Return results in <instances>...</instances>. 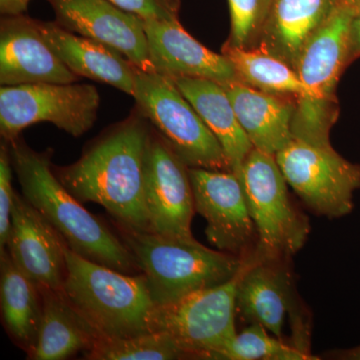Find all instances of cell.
I'll list each match as a JSON object with an SVG mask.
<instances>
[{
	"mask_svg": "<svg viewBox=\"0 0 360 360\" xmlns=\"http://www.w3.org/2000/svg\"><path fill=\"white\" fill-rule=\"evenodd\" d=\"M144 28L155 72L170 78H206L220 84L238 82L231 61L194 39L179 20H144Z\"/></svg>",
	"mask_w": 360,
	"mask_h": 360,
	"instance_id": "obj_17",
	"label": "cell"
},
{
	"mask_svg": "<svg viewBox=\"0 0 360 360\" xmlns=\"http://www.w3.org/2000/svg\"><path fill=\"white\" fill-rule=\"evenodd\" d=\"M276 160L286 184L314 214L335 219L354 210L360 165L345 160L333 146L292 139Z\"/></svg>",
	"mask_w": 360,
	"mask_h": 360,
	"instance_id": "obj_9",
	"label": "cell"
},
{
	"mask_svg": "<svg viewBox=\"0 0 360 360\" xmlns=\"http://www.w3.org/2000/svg\"><path fill=\"white\" fill-rule=\"evenodd\" d=\"M240 181L257 232L255 257L292 259L309 238L310 224L291 198L276 155L253 148L243 163Z\"/></svg>",
	"mask_w": 360,
	"mask_h": 360,
	"instance_id": "obj_6",
	"label": "cell"
},
{
	"mask_svg": "<svg viewBox=\"0 0 360 360\" xmlns=\"http://www.w3.org/2000/svg\"><path fill=\"white\" fill-rule=\"evenodd\" d=\"M241 269L229 283L156 307L151 330L169 333L191 359H219L238 333L236 295Z\"/></svg>",
	"mask_w": 360,
	"mask_h": 360,
	"instance_id": "obj_11",
	"label": "cell"
},
{
	"mask_svg": "<svg viewBox=\"0 0 360 360\" xmlns=\"http://www.w3.org/2000/svg\"><path fill=\"white\" fill-rule=\"evenodd\" d=\"M236 317L246 326L259 324L285 341L290 323L291 342L310 354V316L296 290L291 259H245L236 288Z\"/></svg>",
	"mask_w": 360,
	"mask_h": 360,
	"instance_id": "obj_8",
	"label": "cell"
},
{
	"mask_svg": "<svg viewBox=\"0 0 360 360\" xmlns=\"http://www.w3.org/2000/svg\"><path fill=\"white\" fill-rule=\"evenodd\" d=\"M39 290L41 324L37 345L28 359L63 360L96 347L101 335L71 304L63 290Z\"/></svg>",
	"mask_w": 360,
	"mask_h": 360,
	"instance_id": "obj_22",
	"label": "cell"
},
{
	"mask_svg": "<svg viewBox=\"0 0 360 360\" xmlns=\"http://www.w3.org/2000/svg\"><path fill=\"white\" fill-rule=\"evenodd\" d=\"M340 4H345L356 11L360 9V0H340Z\"/></svg>",
	"mask_w": 360,
	"mask_h": 360,
	"instance_id": "obj_33",
	"label": "cell"
},
{
	"mask_svg": "<svg viewBox=\"0 0 360 360\" xmlns=\"http://www.w3.org/2000/svg\"><path fill=\"white\" fill-rule=\"evenodd\" d=\"M116 226L146 276L156 307L229 283L245 264V259L201 245L193 236L176 238Z\"/></svg>",
	"mask_w": 360,
	"mask_h": 360,
	"instance_id": "obj_3",
	"label": "cell"
},
{
	"mask_svg": "<svg viewBox=\"0 0 360 360\" xmlns=\"http://www.w3.org/2000/svg\"><path fill=\"white\" fill-rule=\"evenodd\" d=\"M222 85L253 148L276 155L292 141L295 99L265 94L239 82Z\"/></svg>",
	"mask_w": 360,
	"mask_h": 360,
	"instance_id": "obj_19",
	"label": "cell"
},
{
	"mask_svg": "<svg viewBox=\"0 0 360 360\" xmlns=\"http://www.w3.org/2000/svg\"><path fill=\"white\" fill-rule=\"evenodd\" d=\"M144 200L149 231L193 238L195 208L189 167L153 127L144 158Z\"/></svg>",
	"mask_w": 360,
	"mask_h": 360,
	"instance_id": "obj_13",
	"label": "cell"
},
{
	"mask_svg": "<svg viewBox=\"0 0 360 360\" xmlns=\"http://www.w3.org/2000/svg\"><path fill=\"white\" fill-rule=\"evenodd\" d=\"M221 53L231 61L238 82L252 89L297 99L305 89L296 71L281 59L257 49H238L224 44Z\"/></svg>",
	"mask_w": 360,
	"mask_h": 360,
	"instance_id": "obj_24",
	"label": "cell"
},
{
	"mask_svg": "<svg viewBox=\"0 0 360 360\" xmlns=\"http://www.w3.org/2000/svg\"><path fill=\"white\" fill-rule=\"evenodd\" d=\"M143 20H179L180 0H110Z\"/></svg>",
	"mask_w": 360,
	"mask_h": 360,
	"instance_id": "obj_29",
	"label": "cell"
},
{
	"mask_svg": "<svg viewBox=\"0 0 360 360\" xmlns=\"http://www.w3.org/2000/svg\"><path fill=\"white\" fill-rule=\"evenodd\" d=\"M274 0H229L231 27L224 44L255 49Z\"/></svg>",
	"mask_w": 360,
	"mask_h": 360,
	"instance_id": "obj_27",
	"label": "cell"
},
{
	"mask_svg": "<svg viewBox=\"0 0 360 360\" xmlns=\"http://www.w3.org/2000/svg\"><path fill=\"white\" fill-rule=\"evenodd\" d=\"M79 82L52 51L37 21L23 15L4 16L0 22V84H70Z\"/></svg>",
	"mask_w": 360,
	"mask_h": 360,
	"instance_id": "obj_16",
	"label": "cell"
},
{
	"mask_svg": "<svg viewBox=\"0 0 360 360\" xmlns=\"http://www.w3.org/2000/svg\"><path fill=\"white\" fill-rule=\"evenodd\" d=\"M30 0H0L2 15H20L25 13Z\"/></svg>",
	"mask_w": 360,
	"mask_h": 360,
	"instance_id": "obj_31",
	"label": "cell"
},
{
	"mask_svg": "<svg viewBox=\"0 0 360 360\" xmlns=\"http://www.w3.org/2000/svg\"><path fill=\"white\" fill-rule=\"evenodd\" d=\"M220 360H311L314 355L278 340L259 324L246 326L236 333Z\"/></svg>",
	"mask_w": 360,
	"mask_h": 360,
	"instance_id": "obj_26",
	"label": "cell"
},
{
	"mask_svg": "<svg viewBox=\"0 0 360 360\" xmlns=\"http://www.w3.org/2000/svg\"><path fill=\"white\" fill-rule=\"evenodd\" d=\"M355 11L340 4L303 47L295 71L305 89L296 99L293 139L331 146L329 132L338 115L336 86L349 63V30Z\"/></svg>",
	"mask_w": 360,
	"mask_h": 360,
	"instance_id": "obj_5",
	"label": "cell"
},
{
	"mask_svg": "<svg viewBox=\"0 0 360 360\" xmlns=\"http://www.w3.org/2000/svg\"><path fill=\"white\" fill-rule=\"evenodd\" d=\"M56 22L68 32L112 47L139 70L155 72L144 20L110 0H47Z\"/></svg>",
	"mask_w": 360,
	"mask_h": 360,
	"instance_id": "obj_14",
	"label": "cell"
},
{
	"mask_svg": "<svg viewBox=\"0 0 360 360\" xmlns=\"http://www.w3.org/2000/svg\"><path fill=\"white\" fill-rule=\"evenodd\" d=\"M101 105L96 87L84 84H33L0 89V134L11 141L26 127L49 122L75 137L96 122Z\"/></svg>",
	"mask_w": 360,
	"mask_h": 360,
	"instance_id": "obj_10",
	"label": "cell"
},
{
	"mask_svg": "<svg viewBox=\"0 0 360 360\" xmlns=\"http://www.w3.org/2000/svg\"><path fill=\"white\" fill-rule=\"evenodd\" d=\"M90 360H176L191 359L184 347L169 333L150 331L117 340H101L85 352Z\"/></svg>",
	"mask_w": 360,
	"mask_h": 360,
	"instance_id": "obj_25",
	"label": "cell"
},
{
	"mask_svg": "<svg viewBox=\"0 0 360 360\" xmlns=\"http://www.w3.org/2000/svg\"><path fill=\"white\" fill-rule=\"evenodd\" d=\"M153 125L137 110L85 148L79 160L52 167L80 202L103 206L116 224L149 231L144 158Z\"/></svg>",
	"mask_w": 360,
	"mask_h": 360,
	"instance_id": "obj_1",
	"label": "cell"
},
{
	"mask_svg": "<svg viewBox=\"0 0 360 360\" xmlns=\"http://www.w3.org/2000/svg\"><path fill=\"white\" fill-rule=\"evenodd\" d=\"M66 246L58 231L15 191L6 248L14 262L39 288L63 290Z\"/></svg>",
	"mask_w": 360,
	"mask_h": 360,
	"instance_id": "obj_15",
	"label": "cell"
},
{
	"mask_svg": "<svg viewBox=\"0 0 360 360\" xmlns=\"http://www.w3.org/2000/svg\"><path fill=\"white\" fill-rule=\"evenodd\" d=\"M63 292L101 340L150 333L156 305L148 281L80 257L65 248Z\"/></svg>",
	"mask_w": 360,
	"mask_h": 360,
	"instance_id": "obj_4",
	"label": "cell"
},
{
	"mask_svg": "<svg viewBox=\"0 0 360 360\" xmlns=\"http://www.w3.org/2000/svg\"><path fill=\"white\" fill-rule=\"evenodd\" d=\"M345 354L343 355L345 357H342V359H360V347L352 350H347Z\"/></svg>",
	"mask_w": 360,
	"mask_h": 360,
	"instance_id": "obj_32",
	"label": "cell"
},
{
	"mask_svg": "<svg viewBox=\"0 0 360 360\" xmlns=\"http://www.w3.org/2000/svg\"><path fill=\"white\" fill-rule=\"evenodd\" d=\"M0 304L11 340L30 355L37 345L42 319V295L14 262L8 250L0 251Z\"/></svg>",
	"mask_w": 360,
	"mask_h": 360,
	"instance_id": "obj_23",
	"label": "cell"
},
{
	"mask_svg": "<svg viewBox=\"0 0 360 360\" xmlns=\"http://www.w3.org/2000/svg\"><path fill=\"white\" fill-rule=\"evenodd\" d=\"M132 97L139 112L187 167L231 170L219 141L172 78L139 70Z\"/></svg>",
	"mask_w": 360,
	"mask_h": 360,
	"instance_id": "obj_7",
	"label": "cell"
},
{
	"mask_svg": "<svg viewBox=\"0 0 360 360\" xmlns=\"http://www.w3.org/2000/svg\"><path fill=\"white\" fill-rule=\"evenodd\" d=\"M13 165L8 142L4 141L0 148V251L6 250L11 226L14 191Z\"/></svg>",
	"mask_w": 360,
	"mask_h": 360,
	"instance_id": "obj_28",
	"label": "cell"
},
{
	"mask_svg": "<svg viewBox=\"0 0 360 360\" xmlns=\"http://www.w3.org/2000/svg\"><path fill=\"white\" fill-rule=\"evenodd\" d=\"M360 58V9L355 11L349 30V63Z\"/></svg>",
	"mask_w": 360,
	"mask_h": 360,
	"instance_id": "obj_30",
	"label": "cell"
},
{
	"mask_svg": "<svg viewBox=\"0 0 360 360\" xmlns=\"http://www.w3.org/2000/svg\"><path fill=\"white\" fill-rule=\"evenodd\" d=\"M340 4V0H274L255 49L295 70L304 45Z\"/></svg>",
	"mask_w": 360,
	"mask_h": 360,
	"instance_id": "obj_20",
	"label": "cell"
},
{
	"mask_svg": "<svg viewBox=\"0 0 360 360\" xmlns=\"http://www.w3.org/2000/svg\"><path fill=\"white\" fill-rule=\"evenodd\" d=\"M8 142L22 196L80 257L127 274H141L122 238L89 212L53 172L51 148L37 151L21 137Z\"/></svg>",
	"mask_w": 360,
	"mask_h": 360,
	"instance_id": "obj_2",
	"label": "cell"
},
{
	"mask_svg": "<svg viewBox=\"0 0 360 360\" xmlns=\"http://www.w3.org/2000/svg\"><path fill=\"white\" fill-rule=\"evenodd\" d=\"M172 79L217 137L231 172L240 179L243 163L255 148L238 122L224 85L206 78L179 77Z\"/></svg>",
	"mask_w": 360,
	"mask_h": 360,
	"instance_id": "obj_21",
	"label": "cell"
},
{
	"mask_svg": "<svg viewBox=\"0 0 360 360\" xmlns=\"http://www.w3.org/2000/svg\"><path fill=\"white\" fill-rule=\"evenodd\" d=\"M195 212L206 220L210 245L248 259L255 255L257 232L243 184L233 172L189 167Z\"/></svg>",
	"mask_w": 360,
	"mask_h": 360,
	"instance_id": "obj_12",
	"label": "cell"
},
{
	"mask_svg": "<svg viewBox=\"0 0 360 360\" xmlns=\"http://www.w3.org/2000/svg\"><path fill=\"white\" fill-rule=\"evenodd\" d=\"M37 21L46 44L75 75L110 84L134 96L139 68L120 52L96 40L68 32L56 21Z\"/></svg>",
	"mask_w": 360,
	"mask_h": 360,
	"instance_id": "obj_18",
	"label": "cell"
}]
</instances>
